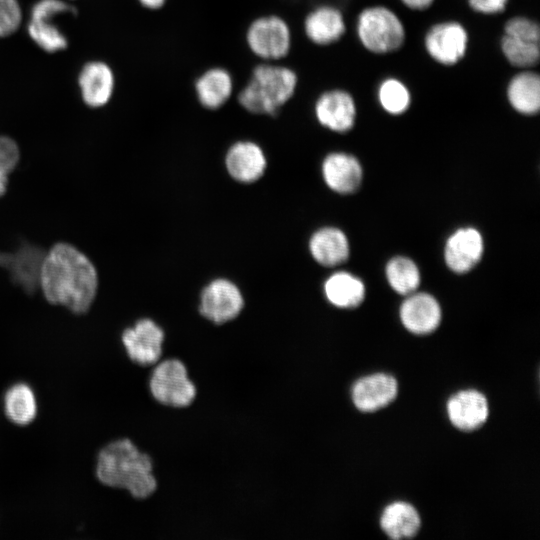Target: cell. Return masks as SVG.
Returning <instances> with one entry per match:
<instances>
[{
	"label": "cell",
	"mask_w": 540,
	"mask_h": 540,
	"mask_svg": "<svg viewBox=\"0 0 540 540\" xmlns=\"http://www.w3.org/2000/svg\"><path fill=\"white\" fill-rule=\"evenodd\" d=\"M502 33L521 40L540 43V21L525 14H511L503 21Z\"/></svg>",
	"instance_id": "obj_30"
},
{
	"label": "cell",
	"mask_w": 540,
	"mask_h": 540,
	"mask_svg": "<svg viewBox=\"0 0 540 540\" xmlns=\"http://www.w3.org/2000/svg\"><path fill=\"white\" fill-rule=\"evenodd\" d=\"M511 0H466L467 7L476 15L492 17L507 12L515 14L510 8Z\"/></svg>",
	"instance_id": "obj_32"
},
{
	"label": "cell",
	"mask_w": 540,
	"mask_h": 540,
	"mask_svg": "<svg viewBox=\"0 0 540 540\" xmlns=\"http://www.w3.org/2000/svg\"><path fill=\"white\" fill-rule=\"evenodd\" d=\"M44 256L45 252L39 247L23 244L15 252H0V266L10 272L14 283L19 284L27 293H32L39 286Z\"/></svg>",
	"instance_id": "obj_15"
},
{
	"label": "cell",
	"mask_w": 540,
	"mask_h": 540,
	"mask_svg": "<svg viewBox=\"0 0 540 540\" xmlns=\"http://www.w3.org/2000/svg\"><path fill=\"white\" fill-rule=\"evenodd\" d=\"M447 413L456 428L463 431L476 430L487 420L488 402L485 396L476 390H463L449 399Z\"/></svg>",
	"instance_id": "obj_19"
},
{
	"label": "cell",
	"mask_w": 540,
	"mask_h": 540,
	"mask_svg": "<svg viewBox=\"0 0 540 540\" xmlns=\"http://www.w3.org/2000/svg\"><path fill=\"white\" fill-rule=\"evenodd\" d=\"M78 82L82 98L90 107L106 105L111 100L116 86L113 70L101 61L87 63L79 74Z\"/></svg>",
	"instance_id": "obj_20"
},
{
	"label": "cell",
	"mask_w": 540,
	"mask_h": 540,
	"mask_svg": "<svg viewBox=\"0 0 540 540\" xmlns=\"http://www.w3.org/2000/svg\"><path fill=\"white\" fill-rule=\"evenodd\" d=\"M351 25L344 11L331 3H320L312 7L305 14L302 23L306 38L320 47L340 41Z\"/></svg>",
	"instance_id": "obj_12"
},
{
	"label": "cell",
	"mask_w": 540,
	"mask_h": 540,
	"mask_svg": "<svg viewBox=\"0 0 540 540\" xmlns=\"http://www.w3.org/2000/svg\"><path fill=\"white\" fill-rule=\"evenodd\" d=\"M6 418L17 426H27L37 417L38 402L33 388L24 382L11 385L3 396Z\"/></svg>",
	"instance_id": "obj_25"
},
{
	"label": "cell",
	"mask_w": 540,
	"mask_h": 540,
	"mask_svg": "<svg viewBox=\"0 0 540 540\" xmlns=\"http://www.w3.org/2000/svg\"><path fill=\"white\" fill-rule=\"evenodd\" d=\"M400 318L410 332L428 334L439 326L441 309L437 300L430 294L414 292L402 303Z\"/></svg>",
	"instance_id": "obj_18"
},
{
	"label": "cell",
	"mask_w": 540,
	"mask_h": 540,
	"mask_svg": "<svg viewBox=\"0 0 540 540\" xmlns=\"http://www.w3.org/2000/svg\"><path fill=\"white\" fill-rule=\"evenodd\" d=\"M386 276L391 287L402 295L414 293L420 283L418 267L406 257L391 259L386 267Z\"/></svg>",
	"instance_id": "obj_29"
},
{
	"label": "cell",
	"mask_w": 540,
	"mask_h": 540,
	"mask_svg": "<svg viewBox=\"0 0 540 540\" xmlns=\"http://www.w3.org/2000/svg\"><path fill=\"white\" fill-rule=\"evenodd\" d=\"M328 301L339 308H353L362 303L365 297L363 282L348 272L332 274L324 284Z\"/></svg>",
	"instance_id": "obj_27"
},
{
	"label": "cell",
	"mask_w": 540,
	"mask_h": 540,
	"mask_svg": "<svg viewBox=\"0 0 540 540\" xmlns=\"http://www.w3.org/2000/svg\"><path fill=\"white\" fill-rule=\"evenodd\" d=\"M298 83L297 73L278 62L256 63L245 84L233 97L247 112L274 116L293 97Z\"/></svg>",
	"instance_id": "obj_3"
},
{
	"label": "cell",
	"mask_w": 540,
	"mask_h": 540,
	"mask_svg": "<svg viewBox=\"0 0 540 540\" xmlns=\"http://www.w3.org/2000/svg\"><path fill=\"white\" fill-rule=\"evenodd\" d=\"M483 253V239L474 228H462L453 233L446 242L445 261L456 273L472 269Z\"/></svg>",
	"instance_id": "obj_21"
},
{
	"label": "cell",
	"mask_w": 540,
	"mask_h": 540,
	"mask_svg": "<svg viewBox=\"0 0 540 540\" xmlns=\"http://www.w3.org/2000/svg\"><path fill=\"white\" fill-rule=\"evenodd\" d=\"M505 99L510 109L524 117H534L540 111V74L537 69L516 70L508 78Z\"/></svg>",
	"instance_id": "obj_14"
},
{
	"label": "cell",
	"mask_w": 540,
	"mask_h": 540,
	"mask_svg": "<svg viewBox=\"0 0 540 540\" xmlns=\"http://www.w3.org/2000/svg\"><path fill=\"white\" fill-rule=\"evenodd\" d=\"M147 388L159 405L184 409L196 399L197 387L188 367L177 357H163L149 370Z\"/></svg>",
	"instance_id": "obj_5"
},
{
	"label": "cell",
	"mask_w": 540,
	"mask_h": 540,
	"mask_svg": "<svg viewBox=\"0 0 540 540\" xmlns=\"http://www.w3.org/2000/svg\"><path fill=\"white\" fill-rule=\"evenodd\" d=\"M470 32L462 21L445 18L432 22L423 33L422 46L436 64L453 67L467 55Z\"/></svg>",
	"instance_id": "obj_6"
},
{
	"label": "cell",
	"mask_w": 540,
	"mask_h": 540,
	"mask_svg": "<svg viewBox=\"0 0 540 540\" xmlns=\"http://www.w3.org/2000/svg\"><path fill=\"white\" fill-rule=\"evenodd\" d=\"M244 308L239 288L228 279H215L202 291L198 311L207 321L223 325L235 320Z\"/></svg>",
	"instance_id": "obj_11"
},
{
	"label": "cell",
	"mask_w": 540,
	"mask_h": 540,
	"mask_svg": "<svg viewBox=\"0 0 540 540\" xmlns=\"http://www.w3.org/2000/svg\"><path fill=\"white\" fill-rule=\"evenodd\" d=\"M95 476L104 486L124 490L140 501L158 488L152 457L127 437L115 439L99 451Z\"/></svg>",
	"instance_id": "obj_2"
},
{
	"label": "cell",
	"mask_w": 540,
	"mask_h": 540,
	"mask_svg": "<svg viewBox=\"0 0 540 540\" xmlns=\"http://www.w3.org/2000/svg\"><path fill=\"white\" fill-rule=\"evenodd\" d=\"M137 2L146 9L157 10L164 6L166 0H137Z\"/></svg>",
	"instance_id": "obj_35"
},
{
	"label": "cell",
	"mask_w": 540,
	"mask_h": 540,
	"mask_svg": "<svg viewBox=\"0 0 540 540\" xmlns=\"http://www.w3.org/2000/svg\"><path fill=\"white\" fill-rule=\"evenodd\" d=\"M245 41L249 50L260 61L280 62L289 53L291 29L288 22L279 15H261L247 26Z\"/></svg>",
	"instance_id": "obj_7"
},
{
	"label": "cell",
	"mask_w": 540,
	"mask_h": 540,
	"mask_svg": "<svg viewBox=\"0 0 540 540\" xmlns=\"http://www.w3.org/2000/svg\"><path fill=\"white\" fill-rule=\"evenodd\" d=\"M198 103L207 110L224 106L234 93V81L230 72L221 66H212L200 73L194 81Z\"/></svg>",
	"instance_id": "obj_17"
},
{
	"label": "cell",
	"mask_w": 540,
	"mask_h": 540,
	"mask_svg": "<svg viewBox=\"0 0 540 540\" xmlns=\"http://www.w3.org/2000/svg\"><path fill=\"white\" fill-rule=\"evenodd\" d=\"M7 173L0 168V196H2L7 187Z\"/></svg>",
	"instance_id": "obj_36"
},
{
	"label": "cell",
	"mask_w": 540,
	"mask_h": 540,
	"mask_svg": "<svg viewBox=\"0 0 540 540\" xmlns=\"http://www.w3.org/2000/svg\"><path fill=\"white\" fill-rule=\"evenodd\" d=\"M267 160L263 147L256 140L240 138L234 140L225 155L228 173L237 181L251 183L264 173Z\"/></svg>",
	"instance_id": "obj_13"
},
{
	"label": "cell",
	"mask_w": 540,
	"mask_h": 540,
	"mask_svg": "<svg viewBox=\"0 0 540 540\" xmlns=\"http://www.w3.org/2000/svg\"><path fill=\"white\" fill-rule=\"evenodd\" d=\"M75 8L62 0H40L31 10L28 33L44 51L52 53L67 47L68 41L55 24L57 16L75 14Z\"/></svg>",
	"instance_id": "obj_10"
},
{
	"label": "cell",
	"mask_w": 540,
	"mask_h": 540,
	"mask_svg": "<svg viewBox=\"0 0 540 540\" xmlns=\"http://www.w3.org/2000/svg\"><path fill=\"white\" fill-rule=\"evenodd\" d=\"M127 358L142 368H151L164 356L166 333L150 318H141L121 334Z\"/></svg>",
	"instance_id": "obj_9"
},
{
	"label": "cell",
	"mask_w": 540,
	"mask_h": 540,
	"mask_svg": "<svg viewBox=\"0 0 540 540\" xmlns=\"http://www.w3.org/2000/svg\"><path fill=\"white\" fill-rule=\"evenodd\" d=\"M322 174L329 188L338 193L355 191L362 180L359 161L345 152H331L322 163Z\"/></svg>",
	"instance_id": "obj_22"
},
{
	"label": "cell",
	"mask_w": 540,
	"mask_h": 540,
	"mask_svg": "<svg viewBox=\"0 0 540 540\" xmlns=\"http://www.w3.org/2000/svg\"><path fill=\"white\" fill-rule=\"evenodd\" d=\"M408 11L424 12L432 8L436 0H397Z\"/></svg>",
	"instance_id": "obj_34"
},
{
	"label": "cell",
	"mask_w": 540,
	"mask_h": 540,
	"mask_svg": "<svg viewBox=\"0 0 540 540\" xmlns=\"http://www.w3.org/2000/svg\"><path fill=\"white\" fill-rule=\"evenodd\" d=\"M385 534L395 540L414 537L421 525L416 509L406 502H395L385 508L380 520Z\"/></svg>",
	"instance_id": "obj_26"
},
{
	"label": "cell",
	"mask_w": 540,
	"mask_h": 540,
	"mask_svg": "<svg viewBox=\"0 0 540 540\" xmlns=\"http://www.w3.org/2000/svg\"><path fill=\"white\" fill-rule=\"evenodd\" d=\"M179 417H180V414H179ZM204 417H205V415H204V413H203V414L197 419V420H201V421L199 422L200 424H201V422H202V420H203ZM180 422H181V419H180ZM199 423H198V424H199ZM197 427H198V425H197ZM181 430H182V424H181ZM196 430H197V428H196ZM195 432H196V431H195ZM182 435H183V430H182ZM194 437H195V435H194ZM182 438H183V439H182V441H183V440H184V437L182 436ZM186 443H187V442H186ZM185 448H186V444H185Z\"/></svg>",
	"instance_id": "obj_37"
},
{
	"label": "cell",
	"mask_w": 540,
	"mask_h": 540,
	"mask_svg": "<svg viewBox=\"0 0 540 540\" xmlns=\"http://www.w3.org/2000/svg\"><path fill=\"white\" fill-rule=\"evenodd\" d=\"M313 258L323 266H336L349 255L346 235L338 228L325 227L316 231L309 242Z\"/></svg>",
	"instance_id": "obj_24"
},
{
	"label": "cell",
	"mask_w": 540,
	"mask_h": 540,
	"mask_svg": "<svg viewBox=\"0 0 540 540\" xmlns=\"http://www.w3.org/2000/svg\"><path fill=\"white\" fill-rule=\"evenodd\" d=\"M21 19L22 12L17 0H0V37L14 33Z\"/></svg>",
	"instance_id": "obj_31"
},
{
	"label": "cell",
	"mask_w": 540,
	"mask_h": 540,
	"mask_svg": "<svg viewBox=\"0 0 540 540\" xmlns=\"http://www.w3.org/2000/svg\"><path fill=\"white\" fill-rule=\"evenodd\" d=\"M379 109L391 117H401L411 108L413 94L410 86L396 75L381 78L375 88Z\"/></svg>",
	"instance_id": "obj_23"
},
{
	"label": "cell",
	"mask_w": 540,
	"mask_h": 540,
	"mask_svg": "<svg viewBox=\"0 0 540 540\" xmlns=\"http://www.w3.org/2000/svg\"><path fill=\"white\" fill-rule=\"evenodd\" d=\"M20 153L14 140L0 136V168L9 174L17 165Z\"/></svg>",
	"instance_id": "obj_33"
},
{
	"label": "cell",
	"mask_w": 540,
	"mask_h": 540,
	"mask_svg": "<svg viewBox=\"0 0 540 540\" xmlns=\"http://www.w3.org/2000/svg\"><path fill=\"white\" fill-rule=\"evenodd\" d=\"M313 114L321 128L335 134H346L356 125L358 103L351 91L341 87L329 88L316 97Z\"/></svg>",
	"instance_id": "obj_8"
},
{
	"label": "cell",
	"mask_w": 540,
	"mask_h": 540,
	"mask_svg": "<svg viewBox=\"0 0 540 540\" xmlns=\"http://www.w3.org/2000/svg\"><path fill=\"white\" fill-rule=\"evenodd\" d=\"M397 381L384 373L359 379L352 388V400L362 412H374L390 404L397 395Z\"/></svg>",
	"instance_id": "obj_16"
},
{
	"label": "cell",
	"mask_w": 540,
	"mask_h": 540,
	"mask_svg": "<svg viewBox=\"0 0 540 540\" xmlns=\"http://www.w3.org/2000/svg\"><path fill=\"white\" fill-rule=\"evenodd\" d=\"M97 272L90 260L70 244L58 243L45 253L39 286L48 302L60 304L75 314L91 307Z\"/></svg>",
	"instance_id": "obj_1"
},
{
	"label": "cell",
	"mask_w": 540,
	"mask_h": 540,
	"mask_svg": "<svg viewBox=\"0 0 540 540\" xmlns=\"http://www.w3.org/2000/svg\"><path fill=\"white\" fill-rule=\"evenodd\" d=\"M499 51L514 70L536 69L540 62V43L521 40L501 34Z\"/></svg>",
	"instance_id": "obj_28"
},
{
	"label": "cell",
	"mask_w": 540,
	"mask_h": 540,
	"mask_svg": "<svg viewBox=\"0 0 540 540\" xmlns=\"http://www.w3.org/2000/svg\"><path fill=\"white\" fill-rule=\"evenodd\" d=\"M352 27L361 47L374 55L395 53L404 46L407 39V29L401 15L382 3L361 8Z\"/></svg>",
	"instance_id": "obj_4"
}]
</instances>
